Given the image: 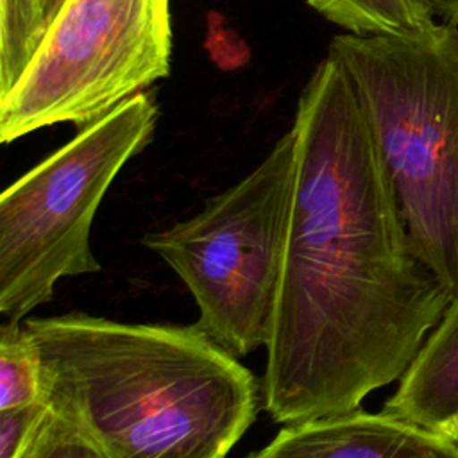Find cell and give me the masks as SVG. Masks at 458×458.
Masks as SVG:
<instances>
[{
    "label": "cell",
    "instance_id": "4",
    "mask_svg": "<svg viewBox=\"0 0 458 458\" xmlns=\"http://www.w3.org/2000/svg\"><path fill=\"white\" fill-rule=\"evenodd\" d=\"M295 181V132L191 218L141 243L182 279L197 324L231 354L268 344L279 299Z\"/></svg>",
    "mask_w": 458,
    "mask_h": 458
},
{
    "label": "cell",
    "instance_id": "5",
    "mask_svg": "<svg viewBox=\"0 0 458 458\" xmlns=\"http://www.w3.org/2000/svg\"><path fill=\"white\" fill-rule=\"evenodd\" d=\"M159 107L141 91L81 129L0 197V313L23 320L63 277L100 270L89 243L95 213L156 131Z\"/></svg>",
    "mask_w": 458,
    "mask_h": 458
},
{
    "label": "cell",
    "instance_id": "1",
    "mask_svg": "<svg viewBox=\"0 0 458 458\" xmlns=\"http://www.w3.org/2000/svg\"><path fill=\"white\" fill-rule=\"evenodd\" d=\"M295 181L263 376L293 424L360 408L406 372L453 295L417 259L356 91L327 54L292 125Z\"/></svg>",
    "mask_w": 458,
    "mask_h": 458
},
{
    "label": "cell",
    "instance_id": "6",
    "mask_svg": "<svg viewBox=\"0 0 458 458\" xmlns=\"http://www.w3.org/2000/svg\"><path fill=\"white\" fill-rule=\"evenodd\" d=\"M172 38L170 0H66L0 98V141L100 120L170 73Z\"/></svg>",
    "mask_w": 458,
    "mask_h": 458
},
{
    "label": "cell",
    "instance_id": "15",
    "mask_svg": "<svg viewBox=\"0 0 458 458\" xmlns=\"http://www.w3.org/2000/svg\"><path fill=\"white\" fill-rule=\"evenodd\" d=\"M64 4H66V0H38L39 34H41V39L45 38L48 27H50L52 21L57 18V14H59V11L63 9Z\"/></svg>",
    "mask_w": 458,
    "mask_h": 458
},
{
    "label": "cell",
    "instance_id": "8",
    "mask_svg": "<svg viewBox=\"0 0 458 458\" xmlns=\"http://www.w3.org/2000/svg\"><path fill=\"white\" fill-rule=\"evenodd\" d=\"M383 410L458 445V295L424 340Z\"/></svg>",
    "mask_w": 458,
    "mask_h": 458
},
{
    "label": "cell",
    "instance_id": "2",
    "mask_svg": "<svg viewBox=\"0 0 458 458\" xmlns=\"http://www.w3.org/2000/svg\"><path fill=\"white\" fill-rule=\"evenodd\" d=\"M43 401L109 458H225L258 413V383L199 324L86 313L25 320Z\"/></svg>",
    "mask_w": 458,
    "mask_h": 458
},
{
    "label": "cell",
    "instance_id": "7",
    "mask_svg": "<svg viewBox=\"0 0 458 458\" xmlns=\"http://www.w3.org/2000/svg\"><path fill=\"white\" fill-rule=\"evenodd\" d=\"M245 458H458V445L388 411L360 408L284 424Z\"/></svg>",
    "mask_w": 458,
    "mask_h": 458
},
{
    "label": "cell",
    "instance_id": "10",
    "mask_svg": "<svg viewBox=\"0 0 458 458\" xmlns=\"http://www.w3.org/2000/svg\"><path fill=\"white\" fill-rule=\"evenodd\" d=\"M43 401L38 347L25 322L5 318L0 326V410Z\"/></svg>",
    "mask_w": 458,
    "mask_h": 458
},
{
    "label": "cell",
    "instance_id": "12",
    "mask_svg": "<svg viewBox=\"0 0 458 458\" xmlns=\"http://www.w3.org/2000/svg\"><path fill=\"white\" fill-rule=\"evenodd\" d=\"M20 458H109L72 419L50 408Z\"/></svg>",
    "mask_w": 458,
    "mask_h": 458
},
{
    "label": "cell",
    "instance_id": "11",
    "mask_svg": "<svg viewBox=\"0 0 458 458\" xmlns=\"http://www.w3.org/2000/svg\"><path fill=\"white\" fill-rule=\"evenodd\" d=\"M41 43L38 0H0V79L14 84Z\"/></svg>",
    "mask_w": 458,
    "mask_h": 458
},
{
    "label": "cell",
    "instance_id": "14",
    "mask_svg": "<svg viewBox=\"0 0 458 458\" xmlns=\"http://www.w3.org/2000/svg\"><path fill=\"white\" fill-rule=\"evenodd\" d=\"M440 25L458 27V0H419Z\"/></svg>",
    "mask_w": 458,
    "mask_h": 458
},
{
    "label": "cell",
    "instance_id": "13",
    "mask_svg": "<svg viewBox=\"0 0 458 458\" xmlns=\"http://www.w3.org/2000/svg\"><path fill=\"white\" fill-rule=\"evenodd\" d=\"M47 410L45 401L0 410V458H20Z\"/></svg>",
    "mask_w": 458,
    "mask_h": 458
},
{
    "label": "cell",
    "instance_id": "3",
    "mask_svg": "<svg viewBox=\"0 0 458 458\" xmlns=\"http://www.w3.org/2000/svg\"><path fill=\"white\" fill-rule=\"evenodd\" d=\"M329 55L365 111L417 259L458 295V27L340 34Z\"/></svg>",
    "mask_w": 458,
    "mask_h": 458
},
{
    "label": "cell",
    "instance_id": "9",
    "mask_svg": "<svg viewBox=\"0 0 458 458\" xmlns=\"http://www.w3.org/2000/svg\"><path fill=\"white\" fill-rule=\"evenodd\" d=\"M318 14L356 36H406L437 21L419 0H306Z\"/></svg>",
    "mask_w": 458,
    "mask_h": 458
}]
</instances>
